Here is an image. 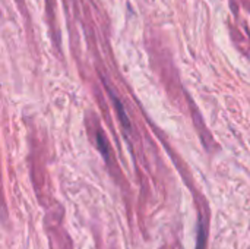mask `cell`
Returning <instances> with one entry per match:
<instances>
[{
	"label": "cell",
	"instance_id": "6da1fadb",
	"mask_svg": "<svg viewBox=\"0 0 250 249\" xmlns=\"http://www.w3.org/2000/svg\"><path fill=\"white\" fill-rule=\"evenodd\" d=\"M104 85L107 87V90H108V92H110V97H111V100H113V103H114V107H116V112H117V114H119V120H120V123L125 126V129L130 131V120H129V117H127L126 112H125V107H123L122 101L116 97V94L113 92V90L108 87V84H107V82H104Z\"/></svg>",
	"mask_w": 250,
	"mask_h": 249
},
{
	"label": "cell",
	"instance_id": "7a4b0ae2",
	"mask_svg": "<svg viewBox=\"0 0 250 249\" xmlns=\"http://www.w3.org/2000/svg\"><path fill=\"white\" fill-rule=\"evenodd\" d=\"M205 242H207V230L204 223L199 220L198 225V241H196V249H205Z\"/></svg>",
	"mask_w": 250,
	"mask_h": 249
},
{
	"label": "cell",
	"instance_id": "3957f363",
	"mask_svg": "<svg viewBox=\"0 0 250 249\" xmlns=\"http://www.w3.org/2000/svg\"><path fill=\"white\" fill-rule=\"evenodd\" d=\"M97 142H98V148H100V151H101V154H103L104 160H105V161H108V160H110V156H108V147H107V141L104 139V136H103V134H101V132H98V134H97Z\"/></svg>",
	"mask_w": 250,
	"mask_h": 249
}]
</instances>
